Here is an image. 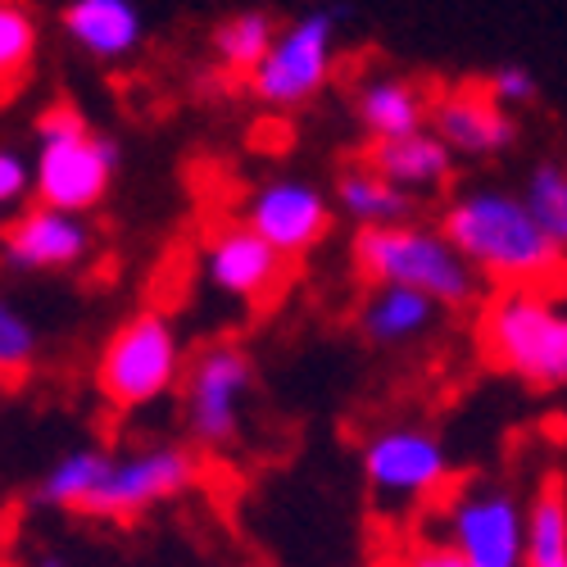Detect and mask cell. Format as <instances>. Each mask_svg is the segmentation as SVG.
<instances>
[{
    "instance_id": "obj_7",
    "label": "cell",
    "mask_w": 567,
    "mask_h": 567,
    "mask_svg": "<svg viewBox=\"0 0 567 567\" xmlns=\"http://www.w3.org/2000/svg\"><path fill=\"white\" fill-rule=\"evenodd\" d=\"M363 477L391 508H441L454 491L441 441L422 427H391L363 445Z\"/></svg>"
},
{
    "instance_id": "obj_21",
    "label": "cell",
    "mask_w": 567,
    "mask_h": 567,
    "mask_svg": "<svg viewBox=\"0 0 567 567\" xmlns=\"http://www.w3.org/2000/svg\"><path fill=\"white\" fill-rule=\"evenodd\" d=\"M272 41H277V23L264 10H241V14H231L214 28V55L227 73L255 78V69L272 51Z\"/></svg>"
},
{
    "instance_id": "obj_9",
    "label": "cell",
    "mask_w": 567,
    "mask_h": 567,
    "mask_svg": "<svg viewBox=\"0 0 567 567\" xmlns=\"http://www.w3.org/2000/svg\"><path fill=\"white\" fill-rule=\"evenodd\" d=\"M200 477V463L186 445H146V450H127L110 454V467L86 504V517H141L146 508L177 499L186 486Z\"/></svg>"
},
{
    "instance_id": "obj_20",
    "label": "cell",
    "mask_w": 567,
    "mask_h": 567,
    "mask_svg": "<svg viewBox=\"0 0 567 567\" xmlns=\"http://www.w3.org/2000/svg\"><path fill=\"white\" fill-rule=\"evenodd\" d=\"M337 196H341L346 214H350L359 227H395V223L409 218V209H413L409 192H400L395 182H386L382 173L368 168V164L341 173Z\"/></svg>"
},
{
    "instance_id": "obj_22",
    "label": "cell",
    "mask_w": 567,
    "mask_h": 567,
    "mask_svg": "<svg viewBox=\"0 0 567 567\" xmlns=\"http://www.w3.org/2000/svg\"><path fill=\"white\" fill-rule=\"evenodd\" d=\"M527 567H567V495L558 482L527 508Z\"/></svg>"
},
{
    "instance_id": "obj_15",
    "label": "cell",
    "mask_w": 567,
    "mask_h": 567,
    "mask_svg": "<svg viewBox=\"0 0 567 567\" xmlns=\"http://www.w3.org/2000/svg\"><path fill=\"white\" fill-rule=\"evenodd\" d=\"M368 168H377L386 182H395L400 192H436V186L450 182L454 151L445 146L432 127H422L413 136L372 141V146H368Z\"/></svg>"
},
{
    "instance_id": "obj_25",
    "label": "cell",
    "mask_w": 567,
    "mask_h": 567,
    "mask_svg": "<svg viewBox=\"0 0 567 567\" xmlns=\"http://www.w3.org/2000/svg\"><path fill=\"white\" fill-rule=\"evenodd\" d=\"M32 354H37V327L19 309H0V368H6L10 382L32 368Z\"/></svg>"
},
{
    "instance_id": "obj_29",
    "label": "cell",
    "mask_w": 567,
    "mask_h": 567,
    "mask_svg": "<svg viewBox=\"0 0 567 567\" xmlns=\"http://www.w3.org/2000/svg\"><path fill=\"white\" fill-rule=\"evenodd\" d=\"M23 567H78V563H73L69 554H60V549H37Z\"/></svg>"
},
{
    "instance_id": "obj_28",
    "label": "cell",
    "mask_w": 567,
    "mask_h": 567,
    "mask_svg": "<svg viewBox=\"0 0 567 567\" xmlns=\"http://www.w3.org/2000/svg\"><path fill=\"white\" fill-rule=\"evenodd\" d=\"M28 186H37V173H28V159L19 151H0V200L14 205L28 196Z\"/></svg>"
},
{
    "instance_id": "obj_19",
    "label": "cell",
    "mask_w": 567,
    "mask_h": 567,
    "mask_svg": "<svg viewBox=\"0 0 567 567\" xmlns=\"http://www.w3.org/2000/svg\"><path fill=\"white\" fill-rule=\"evenodd\" d=\"M110 467L105 450H69L41 472V482L32 486V499L41 508H64V513H86L91 495H96L101 477Z\"/></svg>"
},
{
    "instance_id": "obj_17",
    "label": "cell",
    "mask_w": 567,
    "mask_h": 567,
    "mask_svg": "<svg viewBox=\"0 0 567 567\" xmlns=\"http://www.w3.org/2000/svg\"><path fill=\"white\" fill-rule=\"evenodd\" d=\"M64 32L96 60H123L141 41V14L132 0H69Z\"/></svg>"
},
{
    "instance_id": "obj_10",
    "label": "cell",
    "mask_w": 567,
    "mask_h": 567,
    "mask_svg": "<svg viewBox=\"0 0 567 567\" xmlns=\"http://www.w3.org/2000/svg\"><path fill=\"white\" fill-rule=\"evenodd\" d=\"M255 382L250 354L231 341L205 346L192 368H186V386H182V413H186V432L196 445L223 450L241 432V395Z\"/></svg>"
},
{
    "instance_id": "obj_6",
    "label": "cell",
    "mask_w": 567,
    "mask_h": 567,
    "mask_svg": "<svg viewBox=\"0 0 567 567\" xmlns=\"http://www.w3.org/2000/svg\"><path fill=\"white\" fill-rule=\"evenodd\" d=\"M182 377V346L164 313H136L105 341L96 386L114 409H146Z\"/></svg>"
},
{
    "instance_id": "obj_8",
    "label": "cell",
    "mask_w": 567,
    "mask_h": 567,
    "mask_svg": "<svg viewBox=\"0 0 567 567\" xmlns=\"http://www.w3.org/2000/svg\"><path fill=\"white\" fill-rule=\"evenodd\" d=\"M341 19H346V6H322L281 28L268 60L250 78L255 96L281 110L305 105L327 82V73H332V41H337Z\"/></svg>"
},
{
    "instance_id": "obj_13",
    "label": "cell",
    "mask_w": 567,
    "mask_h": 567,
    "mask_svg": "<svg viewBox=\"0 0 567 567\" xmlns=\"http://www.w3.org/2000/svg\"><path fill=\"white\" fill-rule=\"evenodd\" d=\"M432 132L450 151L463 155H495L513 146L517 123L513 114L491 96V86H454L432 105Z\"/></svg>"
},
{
    "instance_id": "obj_2",
    "label": "cell",
    "mask_w": 567,
    "mask_h": 567,
    "mask_svg": "<svg viewBox=\"0 0 567 567\" xmlns=\"http://www.w3.org/2000/svg\"><path fill=\"white\" fill-rule=\"evenodd\" d=\"M477 337L491 368L540 391L567 386V309L549 291L499 287L486 300Z\"/></svg>"
},
{
    "instance_id": "obj_26",
    "label": "cell",
    "mask_w": 567,
    "mask_h": 567,
    "mask_svg": "<svg viewBox=\"0 0 567 567\" xmlns=\"http://www.w3.org/2000/svg\"><path fill=\"white\" fill-rule=\"evenodd\" d=\"M491 86V96L508 110V105H527V101H536V73H527L523 64H504V69H495V78L486 82Z\"/></svg>"
},
{
    "instance_id": "obj_1",
    "label": "cell",
    "mask_w": 567,
    "mask_h": 567,
    "mask_svg": "<svg viewBox=\"0 0 567 567\" xmlns=\"http://www.w3.org/2000/svg\"><path fill=\"white\" fill-rule=\"evenodd\" d=\"M445 241L477 268L482 277H495L499 287H532L549 291L567 281V259L545 236L527 200L504 192H463L445 218Z\"/></svg>"
},
{
    "instance_id": "obj_11",
    "label": "cell",
    "mask_w": 567,
    "mask_h": 567,
    "mask_svg": "<svg viewBox=\"0 0 567 567\" xmlns=\"http://www.w3.org/2000/svg\"><path fill=\"white\" fill-rule=\"evenodd\" d=\"M246 223L264 236L268 246H277L281 255H305L309 246H318L327 227H332V209H327L322 192L300 177H272L246 205Z\"/></svg>"
},
{
    "instance_id": "obj_24",
    "label": "cell",
    "mask_w": 567,
    "mask_h": 567,
    "mask_svg": "<svg viewBox=\"0 0 567 567\" xmlns=\"http://www.w3.org/2000/svg\"><path fill=\"white\" fill-rule=\"evenodd\" d=\"M37 51V19L23 0H0V78H6V96H14L19 78L28 73Z\"/></svg>"
},
{
    "instance_id": "obj_14",
    "label": "cell",
    "mask_w": 567,
    "mask_h": 567,
    "mask_svg": "<svg viewBox=\"0 0 567 567\" xmlns=\"http://www.w3.org/2000/svg\"><path fill=\"white\" fill-rule=\"evenodd\" d=\"M91 250V231L78 214L37 205L19 214L6 231V264L10 268H69Z\"/></svg>"
},
{
    "instance_id": "obj_12",
    "label": "cell",
    "mask_w": 567,
    "mask_h": 567,
    "mask_svg": "<svg viewBox=\"0 0 567 567\" xmlns=\"http://www.w3.org/2000/svg\"><path fill=\"white\" fill-rule=\"evenodd\" d=\"M205 272L223 296L264 300L287 281V255L268 246L250 223H223L205 241Z\"/></svg>"
},
{
    "instance_id": "obj_23",
    "label": "cell",
    "mask_w": 567,
    "mask_h": 567,
    "mask_svg": "<svg viewBox=\"0 0 567 567\" xmlns=\"http://www.w3.org/2000/svg\"><path fill=\"white\" fill-rule=\"evenodd\" d=\"M527 209L545 227L549 241L567 255V168L563 164H536L527 177Z\"/></svg>"
},
{
    "instance_id": "obj_4",
    "label": "cell",
    "mask_w": 567,
    "mask_h": 567,
    "mask_svg": "<svg viewBox=\"0 0 567 567\" xmlns=\"http://www.w3.org/2000/svg\"><path fill=\"white\" fill-rule=\"evenodd\" d=\"M37 196L41 205L86 214L110 192V177L118 168V141L96 136L73 105H51L37 118Z\"/></svg>"
},
{
    "instance_id": "obj_5",
    "label": "cell",
    "mask_w": 567,
    "mask_h": 567,
    "mask_svg": "<svg viewBox=\"0 0 567 567\" xmlns=\"http://www.w3.org/2000/svg\"><path fill=\"white\" fill-rule=\"evenodd\" d=\"M432 536L467 567H527V508L499 486H454Z\"/></svg>"
},
{
    "instance_id": "obj_18",
    "label": "cell",
    "mask_w": 567,
    "mask_h": 567,
    "mask_svg": "<svg viewBox=\"0 0 567 567\" xmlns=\"http://www.w3.org/2000/svg\"><path fill=\"white\" fill-rule=\"evenodd\" d=\"M436 318V300L422 296V291H409V287H377V296L363 305V337L377 341V346H400V341H413L432 327Z\"/></svg>"
},
{
    "instance_id": "obj_16",
    "label": "cell",
    "mask_w": 567,
    "mask_h": 567,
    "mask_svg": "<svg viewBox=\"0 0 567 567\" xmlns=\"http://www.w3.org/2000/svg\"><path fill=\"white\" fill-rule=\"evenodd\" d=\"M432 105L436 101H427V91L404 78H368L354 96V110H359L363 127L372 132V141H395V136L422 132Z\"/></svg>"
},
{
    "instance_id": "obj_3",
    "label": "cell",
    "mask_w": 567,
    "mask_h": 567,
    "mask_svg": "<svg viewBox=\"0 0 567 567\" xmlns=\"http://www.w3.org/2000/svg\"><path fill=\"white\" fill-rule=\"evenodd\" d=\"M350 255L359 277L372 281V287H409L454 309L467 305L482 287V272L445 241V231H427L413 223L359 227Z\"/></svg>"
},
{
    "instance_id": "obj_27",
    "label": "cell",
    "mask_w": 567,
    "mask_h": 567,
    "mask_svg": "<svg viewBox=\"0 0 567 567\" xmlns=\"http://www.w3.org/2000/svg\"><path fill=\"white\" fill-rule=\"evenodd\" d=\"M395 567H467V563H463L445 540L422 536V540H413V545H404V549H400Z\"/></svg>"
}]
</instances>
